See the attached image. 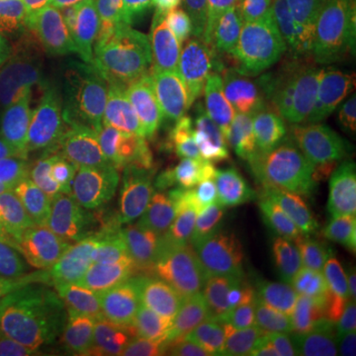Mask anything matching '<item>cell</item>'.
<instances>
[{
  "label": "cell",
  "instance_id": "cell-1",
  "mask_svg": "<svg viewBox=\"0 0 356 356\" xmlns=\"http://www.w3.org/2000/svg\"><path fill=\"white\" fill-rule=\"evenodd\" d=\"M129 243L202 255L214 200V161L188 129L145 121L131 129L117 172Z\"/></svg>",
  "mask_w": 356,
  "mask_h": 356
},
{
  "label": "cell",
  "instance_id": "cell-2",
  "mask_svg": "<svg viewBox=\"0 0 356 356\" xmlns=\"http://www.w3.org/2000/svg\"><path fill=\"white\" fill-rule=\"evenodd\" d=\"M188 131L214 163L255 170L293 147L303 131L297 74L245 48L224 74L186 97Z\"/></svg>",
  "mask_w": 356,
  "mask_h": 356
},
{
  "label": "cell",
  "instance_id": "cell-3",
  "mask_svg": "<svg viewBox=\"0 0 356 356\" xmlns=\"http://www.w3.org/2000/svg\"><path fill=\"white\" fill-rule=\"evenodd\" d=\"M88 97L60 60L22 91V107L0 135V222L65 186L72 172L88 177Z\"/></svg>",
  "mask_w": 356,
  "mask_h": 356
},
{
  "label": "cell",
  "instance_id": "cell-4",
  "mask_svg": "<svg viewBox=\"0 0 356 356\" xmlns=\"http://www.w3.org/2000/svg\"><path fill=\"white\" fill-rule=\"evenodd\" d=\"M129 257L125 206L117 172L93 165L74 212L64 220L51 299L62 303L109 295Z\"/></svg>",
  "mask_w": 356,
  "mask_h": 356
},
{
  "label": "cell",
  "instance_id": "cell-5",
  "mask_svg": "<svg viewBox=\"0 0 356 356\" xmlns=\"http://www.w3.org/2000/svg\"><path fill=\"white\" fill-rule=\"evenodd\" d=\"M194 267L208 311L238 343L254 332L291 339L307 334L305 305L289 273L243 264L208 248Z\"/></svg>",
  "mask_w": 356,
  "mask_h": 356
},
{
  "label": "cell",
  "instance_id": "cell-6",
  "mask_svg": "<svg viewBox=\"0 0 356 356\" xmlns=\"http://www.w3.org/2000/svg\"><path fill=\"white\" fill-rule=\"evenodd\" d=\"M105 297L154 337L220 327L204 303L194 264L166 248L129 243L127 264Z\"/></svg>",
  "mask_w": 356,
  "mask_h": 356
},
{
  "label": "cell",
  "instance_id": "cell-7",
  "mask_svg": "<svg viewBox=\"0 0 356 356\" xmlns=\"http://www.w3.org/2000/svg\"><path fill=\"white\" fill-rule=\"evenodd\" d=\"M56 60L67 65L89 105L99 111H135L151 93L129 46L121 18L102 8L56 30Z\"/></svg>",
  "mask_w": 356,
  "mask_h": 356
},
{
  "label": "cell",
  "instance_id": "cell-8",
  "mask_svg": "<svg viewBox=\"0 0 356 356\" xmlns=\"http://www.w3.org/2000/svg\"><path fill=\"white\" fill-rule=\"evenodd\" d=\"M252 180L291 277H303L321 254L327 232L307 178L301 140L252 170Z\"/></svg>",
  "mask_w": 356,
  "mask_h": 356
},
{
  "label": "cell",
  "instance_id": "cell-9",
  "mask_svg": "<svg viewBox=\"0 0 356 356\" xmlns=\"http://www.w3.org/2000/svg\"><path fill=\"white\" fill-rule=\"evenodd\" d=\"M204 248L243 264L289 273L287 257L254 191L250 168L214 163V200Z\"/></svg>",
  "mask_w": 356,
  "mask_h": 356
},
{
  "label": "cell",
  "instance_id": "cell-10",
  "mask_svg": "<svg viewBox=\"0 0 356 356\" xmlns=\"http://www.w3.org/2000/svg\"><path fill=\"white\" fill-rule=\"evenodd\" d=\"M58 186L0 222V271L26 293L44 315L54 317V271L62 240V200Z\"/></svg>",
  "mask_w": 356,
  "mask_h": 356
},
{
  "label": "cell",
  "instance_id": "cell-11",
  "mask_svg": "<svg viewBox=\"0 0 356 356\" xmlns=\"http://www.w3.org/2000/svg\"><path fill=\"white\" fill-rule=\"evenodd\" d=\"M297 81L303 105L301 140H356V79L334 50L329 26L311 20Z\"/></svg>",
  "mask_w": 356,
  "mask_h": 356
},
{
  "label": "cell",
  "instance_id": "cell-12",
  "mask_svg": "<svg viewBox=\"0 0 356 356\" xmlns=\"http://www.w3.org/2000/svg\"><path fill=\"white\" fill-rule=\"evenodd\" d=\"M151 10L153 38L139 70L163 121L188 129L186 95L200 46L191 0H165Z\"/></svg>",
  "mask_w": 356,
  "mask_h": 356
},
{
  "label": "cell",
  "instance_id": "cell-13",
  "mask_svg": "<svg viewBox=\"0 0 356 356\" xmlns=\"http://www.w3.org/2000/svg\"><path fill=\"white\" fill-rule=\"evenodd\" d=\"M301 149L327 238L353 243L356 240V140H301Z\"/></svg>",
  "mask_w": 356,
  "mask_h": 356
},
{
  "label": "cell",
  "instance_id": "cell-14",
  "mask_svg": "<svg viewBox=\"0 0 356 356\" xmlns=\"http://www.w3.org/2000/svg\"><path fill=\"white\" fill-rule=\"evenodd\" d=\"M56 24L44 0H0V70L32 83L56 64Z\"/></svg>",
  "mask_w": 356,
  "mask_h": 356
},
{
  "label": "cell",
  "instance_id": "cell-15",
  "mask_svg": "<svg viewBox=\"0 0 356 356\" xmlns=\"http://www.w3.org/2000/svg\"><path fill=\"white\" fill-rule=\"evenodd\" d=\"M191 8L200 46L188 95L210 88L236 54L255 48L250 36L245 0H191Z\"/></svg>",
  "mask_w": 356,
  "mask_h": 356
},
{
  "label": "cell",
  "instance_id": "cell-16",
  "mask_svg": "<svg viewBox=\"0 0 356 356\" xmlns=\"http://www.w3.org/2000/svg\"><path fill=\"white\" fill-rule=\"evenodd\" d=\"M60 329L50 315L28 311L0 318V356H56Z\"/></svg>",
  "mask_w": 356,
  "mask_h": 356
},
{
  "label": "cell",
  "instance_id": "cell-17",
  "mask_svg": "<svg viewBox=\"0 0 356 356\" xmlns=\"http://www.w3.org/2000/svg\"><path fill=\"white\" fill-rule=\"evenodd\" d=\"M111 307L113 305L103 297L89 299L86 309L64 331L60 329L58 356H105L102 337Z\"/></svg>",
  "mask_w": 356,
  "mask_h": 356
},
{
  "label": "cell",
  "instance_id": "cell-18",
  "mask_svg": "<svg viewBox=\"0 0 356 356\" xmlns=\"http://www.w3.org/2000/svg\"><path fill=\"white\" fill-rule=\"evenodd\" d=\"M149 356H240L238 341L222 327L202 332L156 334Z\"/></svg>",
  "mask_w": 356,
  "mask_h": 356
},
{
  "label": "cell",
  "instance_id": "cell-19",
  "mask_svg": "<svg viewBox=\"0 0 356 356\" xmlns=\"http://www.w3.org/2000/svg\"><path fill=\"white\" fill-rule=\"evenodd\" d=\"M250 36L257 50H264L275 36L305 13L303 0H245Z\"/></svg>",
  "mask_w": 356,
  "mask_h": 356
},
{
  "label": "cell",
  "instance_id": "cell-20",
  "mask_svg": "<svg viewBox=\"0 0 356 356\" xmlns=\"http://www.w3.org/2000/svg\"><path fill=\"white\" fill-rule=\"evenodd\" d=\"M154 334L119 307H111L102 337L105 356H149Z\"/></svg>",
  "mask_w": 356,
  "mask_h": 356
},
{
  "label": "cell",
  "instance_id": "cell-21",
  "mask_svg": "<svg viewBox=\"0 0 356 356\" xmlns=\"http://www.w3.org/2000/svg\"><path fill=\"white\" fill-rule=\"evenodd\" d=\"M243 356H307V339L254 332L245 339Z\"/></svg>",
  "mask_w": 356,
  "mask_h": 356
},
{
  "label": "cell",
  "instance_id": "cell-22",
  "mask_svg": "<svg viewBox=\"0 0 356 356\" xmlns=\"http://www.w3.org/2000/svg\"><path fill=\"white\" fill-rule=\"evenodd\" d=\"M303 10L318 24L334 26L356 14V0H303Z\"/></svg>",
  "mask_w": 356,
  "mask_h": 356
},
{
  "label": "cell",
  "instance_id": "cell-23",
  "mask_svg": "<svg viewBox=\"0 0 356 356\" xmlns=\"http://www.w3.org/2000/svg\"><path fill=\"white\" fill-rule=\"evenodd\" d=\"M44 4L50 10L56 30H62L97 10L102 6V0H44Z\"/></svg>",
  "mask_w": 356,
  "mask_h": 356
},
{
  "label": "cell",
  "instance_id": "cell-24",
  "mask_svg": "<svg viewBox=\"0 0 356 356\" xmlns=\"http://www.w3.org/2000/svg\"><path fill=\"white\" fill-rule=\"evenodd\" d=\"M331 40L337 54L356 79V14L331 26Z\"/></svg>",
  "mask_w": 356,
  "mask_h": 356
},
{
  "label": "cell",
  "instance_id": "cell-25",
  "mask_svg": "<svg viewBox=\"0 0 356 356\" xmlns=\"http://www.w3.org/2000/svg\"><path fill=\"white\" fill-rule=\"evenodd\" d=\"M28 311L42 313L36 303L0 271V318L16 313H28Z\"/></svg>",
  "mask_w": 356,
  "mask_h": 356
},
{
  "label": "cell",
  "instance_id": "cell-26",
  "mask_svg": "<svg viewBox=\"0 0 356 356\" xmlns=\"http://www.w3.org/2000/svg\"><path fill=\"white\" fill-rule=\"evenodd\" d=\"M22 107V89L14 83L10 76L0 70V135L16 119Z\"/></svg>",
  "mask_w": 356,
  "mask_h": 356
},
{
  "label": "cell",
  "instance_id": "cell-27",
  "mask_svg": "<svg viewBox=\"0 0 356 356\" xmlns=\"http://www.w3.org/2000/svg\"><path fill=\"white\" fill-rule=\"evenodd\" d=\"M337 281H339L337 289L341 293V297L348 301V305L353 307V311L356 313V240L350 243L348 254L344 255V259L341 261Z\"/></svg>",
  "mask_w": 356,
  "mask_h": 356
},
{
  "label": "cell",
  "instance_id": "cell-28",
  "mask_svg": "<svg viewBox=\"0 0 356 356\" xmlns=\"http://www.w3.org/2000/svg\"><path fill=\"white\" fill-rule=\"evenodd\" d=\"M165 0H102V10L105 13L113 14L117 18H125L131 14L143 13V10H149L156 4H161Z\"/></svg>",
  "mask_w": 356,
  "mask_h": 356
},
{
  "label": "cell",
  "instance_id": "cell-29",
  "mask_svg": "<svg viewBox=\"0 0 356 356\" xmlns=\"http://www.w3.org/2000/svg\"><path fill=\"white\" fill-rule=\"evenodd\" d=\"M313 356H356V329L344 337H337L321 344V348Z\"/></svg>",
  "mask_w": 356,
  "mask_h": 356
},
{
  "label": "cell",
  "instance_id": "cell-30",
  "mask_svg": "<svg viewBox=\"0 0 356 356\" xmlns=\"http://www.w3.org/2000/svg\"><path fill=\"white\" fill-rule=\"evenodd\" d=\"M56 356H58V355H56Z\"/></svg>",
  "mask_w": 356,
  "mask_h": 356
}]
</instances>
